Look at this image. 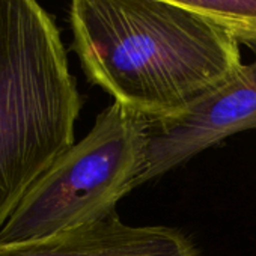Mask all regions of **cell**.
I'll return each instance as SVG.
<instances>
[{"instance_id":"obj_1","label":"cell","mask_w":256,"mask_h":256,"mask_svg":"<svg viewBox=\"0 0 256 256\" xmlns=\"http://www.w3.org/2000/svg\"><path fill=\"white\" fill-rule=\"evenodd\" d=\"M71 28L89 82L150 120L182 114L242 65L226 26L166 0H71Z\"/></svg>"},{"instance_id":"obj_2","label":"cell","mask_w":256,"mask_h":256,"mask_svg":"<svg viewBox=\"0 0 256 256\" xmlns=\"http://www.w3.org/2000/svg\"><path fill=\"white\" fill-rule=\"evenodd\" d=\"M82 96L38 0H0V230L74 142Z\"/></svg>"},{"instance_id":"obj_3","label":"cell","mask_w":256,"mask_h":256,"mask_svg":"<svg viewBox=\"0 0 256 256\" xmlns=\"http://www.w3.org/2000/svg\"><path fill=\"white\" fill-rule=\"evenodd\" d=\"M148 126L150 119L113 101L28 192L0 230V242L50 236L113 214L139 186Z\"/></svg>"},{"instance_id":"obj_4","label":"cell","mask_w":256,"mask_h":256,"mask_svg":"<svg viewBox=\"0 0 256 256\" xmlns=\"http://www.w3.org/2000/svg\"><path fill=\"white\" fill-rule=\"evenodd\" d=\"M256 128V59L204 95L182 114L150 120L146 163L139 184L186 163L204 150Z\"/></svg>"},{"instance_id":"obj_5","label":"cell","mask_w":256,"mask_h":256,"mask_svg":"<svg viewBox=\"0 0 256 256\" xmlns=\"http://www.w3.org/2000/svg\"><path fill=\"white\" fill-rule=\"evenodd\" d=\"M0 256H199L194 244L168 226H132L116 212L50 236L0 242Z\"/></svg>"},{"instance_id":"obj_6","label":"cell","mask_w":256,"mask_h":256,"mask_svg":"<svg viewBox=\"0 0 256 256\" xmlns=\"http://www.w3.org/2000/svg\"><path fill=\"white\" fill-rule=\"evenodd\" d=\"M226 26L238 40L256 47V0H166Z\"/></svg>"}]
</instances>
